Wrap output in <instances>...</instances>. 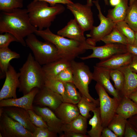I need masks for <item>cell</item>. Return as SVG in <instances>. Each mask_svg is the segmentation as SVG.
Wrapping results in <instances>:
<instances>
[{
	"instance_id": "obj_21",
	"label": "cell",
	"mask_w": 137,
	"mask_h": 137,
	"mask_svg": "<svg viewBox=\"0 0 137 137\" xmlns=\"http://www.w3.org/2000/svg\"><path fill=\"white\" fill-rule=\"evenodd\" d=\"M123 73L124 77V83L123 89L120 93L121 97H128L137 88V73L132 72L129 65L118 69Z\"/></svg>"
},
{
	"instance_id": "obj_45",
	"label": "cell",
	"mask_w": 137,
	"mask_h": 137,
	"mask_svg": "<svg viewBox=\"0 0 137 137\" xmlns=\"http://www.w3.org/2000/svg\"><path fill=\"white\" fill-rule=\"evenodd\" d=\"M131 70L137 73V56L133 55L131 61L129 65Z\"/></svg>"
},
{
	"instance_id": "obj_1",
	"label": "cell",
	"mask_w": 137,
	"mask_h": 137,
	"mask_svg": "<svg viewBox=\"0 0 137 137\" xmlns=\"http://www.w3.org/2000/svg\"><path fill=\"white\" fill-rule=\"evenodd\" d=\"M37 29L31 24L27 9L17 8L10 12L0 13V33L12 34L24 46H26L25 38Z\"/></svg>"
},
{
	"instance_id": "obj_55",
	"label": "cell",
	"mask_w": 137,
	"mask_h": 137,
	"mask_svg": "<svg viewBox=\"0 0 137 137\" xmlns=\"http://www.w3.org/2000/svg\"><path fill=\"white\" fill-rule=\"evenodd\" d=\"M0 137H3L1 133H0Z\"/></svg>"
},
{
	"instance_id": "obj_22",
	"label": "cell",
	"mask_w": 137,
	"mask_h": 137,
	"mask_svg": "<svg viewBox=\"0 0 137 137\" xmlns=\"http://www.w3.org/2000/svg\"><path fill=\"white\" fill-rule=\"evenodd\" d=\"M71 62L61 58L43 65L42 68L45 78H54L63 70L71 66Z\"/></svg>"
},
{
	"instance_id": "obj_8",
	"label": "cell",
	"mask_w": 137,
	"mask_h": 137,
	"mask_svg": "<svg viewBox=\"0 0 137 137\" xmlns=\"http://www.w3.org/2000/svg\"><path fill=\"white\" fill-rule=\"evenodd\" d=\"M97 9L98 15L100 23L97 26H93L90 32L86 35L88 38L86 42L89 45L95 46L97 42L101 41L105 36L110 33L115 27L116 23L110 19L106 17L102 14L98 0L93 1Z\"/></svg>"
},
{
	"instance_id": "obj_2",
	"label": "cell",
	"mask_w": 137,
	"mask_h": 137,
	"mask_svg": "<svg viewBox=\"0 0 137 137\" xmlns=\"http://www.w3.org/2000/svg\"><path fill=\"white\" fill-rule=\"evenodd\" d=\"M35 33L45 41L54 44L57 48L61 58L71 61L78 56L89 49V45L67 39L53 33L48 28L44 30H37Z\"/></svg>"
},
{
	"instance_id": "obj_12",
	"label": "cell",
	"mask_w": 137,
	"mask_h": 137,
	"mask_svg": "<svg viewBox=\"0 0 137 137\" xmlns=\"http://www.w3.org/2000/svg\"><path fill=\"white\" fill-rule=\"evenodd\" d=\"M63 102L62 96L44 85L39 89L35 96L33 104L40 107H47L55 111Z\"/></svg>"
},
{
	"instance_id": "obj_23",
	"label": "cell",
	"mask_w": 137,
	"mask_h": 137,
	"mask_svg": "<svg viewBox=\"0 0 137 137\" xmlns=\"http://www.w3.org/2000/svg\"><path fill=\"white\" fill-rule=\"evenodd\" d=\"M116 113L128 119L137 114V104L129 97H122L117 108Z\"/></svg>"
},
{
	"instance_id": "obj_18",
	"label": "cell",
	"mask_w": 137,
	"mask_h": 137,
	"mask_svg": "<svg viewBox=\"0 0 137 137\" xmlns=\"http://www.w3.org/2000/svg\"><path fill=\"white\" fill-rule=\"evenodd\" d=\"M84 32L74 18L71 20L65 27L58 30L57 34L80 42L87 43Z\"/></svg>"
},
{
	"instance_id": "obj_9",
	"label": "cell",
	"mask_w": 137,
	"mask_h": 137,
	"mask_svg": "<svg viewBox=\"0 0 137 137\" xmlns=\"http://www.w3.org/2000/svg\"><path fill=\"white\" fill-rule=\"evenodd\" d=\"M93 1L87 0L85 4L73 2L66 5L67 8L71 12L84 32L90 30L93 26Z\"/></svg>"
},
{
	"instance_id": "obj_6",
	"label": "cell",
	"mask_w": 137,
	"mask_h": 137,
	"mask_svg": "<svg viewBox=\"0 0 137 137\" xmlns=\"http://www.w3.org/2000/svg\"><path fill=\"white\" fill-rule=\"evenodd\" d=\"M71 62L73 72V83L82 96L99 106V99H94L89 93V85L93 80V73L88 66L83 62H77L74 60Z\"/></svg>"
},
{
	"instance_id": "obj_53",
	"label": "cell",
	"mask_w": 137,
	"mask_h": 137,
	"mask_svg": "<svg viewBox=\"0 0 137 137\" xmlns=\"http://www.w3.org/2000/svg\"><path fill=\"white\" fill-rule=\"evenodd\" d=\"M135 0H129V6L131 5Z\"/></svg>"
},
{
	"instance_id": "obj_30",
	"label": "cell",
	"mask_w": 137,
	"mask_h": 137,
	"mask_svg": "<svg viewBox=\"0 0 137 137\" xmlns=\"http://www.w3.org/2000/svg\"><path fill=\"white\" fill-rule=\"evenodd\" d=\"M64 84L67 102L77 104L82 97L81 94L77 91V89L73 83L68 82Z\"/></svg>"
},
{
	"instance_id": "obj_40",
	"label": "cell",
	"mask_w": 137,
	"mask_h": 137,
	"mask_svg": "<svg viewBox=\"0 0 137 137\" xmlns=\"http://www.w3.org/2000/svg\"><path fill=\"white\" fill-rule=\"evenodd\" d=\"M15 41L18 42L15 36L10 33L5 32L0 35V48L8 47L11 42Z\"/></svg>"
},
{
	"instance_id": "obj_24",
	"label": "cell",
	"mask_w": 137,
	"mask_h": 137,
	"mask_svg": "<svg viewBox=\"0 0 137 137\" xmlns=\"http://www.w3.org/2000/svg\"><path fill=\"white\" fill-rule=\"evenodd\" d=\"M87 119L80 114L71 122L63 124L62 132H74L86 134L87 133Z\"/></svg>"
},
{
	"instance_id": "obj_49",
	"label": "cell",
	"mask_w": 137,
	"mask_h": 137,
	"mask_svg": "<svg viewBox=\"0 0 137 137\" xmlns=\"http://www.w3.org/2000/svg\"><path fill=\"white\" fill-rule=\"evenodd\" d=\"M109 3L112 6H115L120 2V0H109Z\"/></svg>"
},
{
	"instance_id": "obj_35",
	"label": "cell",
	"mask_w": 137,
	"mask_h": 137,
	"mask_svg": "<svg viewBox=\"0 0 137 137\" xmlns=\"http://www.w3.org/2000/svg\"><path fill=\"white\" fill-rule=\"evenodd\" d=\"M23 6V0H0V10L2 12H10Z\"/></svg>"
},
{
	"instance_id": "obj_46",
	"label": "cell",
	"mask_w": 137,
	"mask_h": 137,
	"mask_svg": "<svg viewBox=\"0 0 137 137\" xmlns=\"http://www.w3.org/2000/svg\"><path fill=\"white\" fill-rule=\"evenodd\" d=\"M127 51L133 55L137 56V47L133 45L128 44L126 45Z\"/></svg>"
},
{
	"instance_id": "obj_14",
	"label": "cell",
	"mask_w": 137,
	"mask_h": 137,
	"mask_svg": "<svg viewBox=\"0 0 137 137\" xmlns=\"http://www.w3.org/2000/svg\"><path fill=\"white\" fill-rule=\"evenodd\" d=\"M111 70L96 65L94 67L93 80L101 84L111 95L120 100L119 93L110 81V72Z\"/></svg>"
},
{
	"instance_id": "obj_27",
	"label": "cell",
	"mask_w": 137,
	"mask_h": 137,
	"mask_svg": "<svg viewBox=\"0 0 137 137\" xmlns=\"http://www.w3.org/2000/svg\"><path fill=\"white\" fill-rule=\"evenodd\" d=\"M93 117L89 122V124L91 126V129L87 132L89 137H101L104 128L102 123L99 106L96 108L92 112Z\"/></svg>"
},
{
	"instance_id": "obj_26",
	"label": "cell",
	"mask_w": 137,
	"mask_h": 137,
	"mask_svg": "<svg viewBox=\"0 0 137 137\" xmlns=\"http://www.w3.org/2000/svg\"><path fill=\"white\" fill-rule=\"evenodd\" d=\"M129 0H120L114 8L108 10L107 17L115 23L124 21L129 7Z\"/></svg>"
},
{
	"instance_id": "obj_10",
	"label": "cell",
	"mask_w": 137,
	"mask_h": 137,
	"mask_svg": "<svg viewBox=\"0 0 137 137\" xmlns=\"http://www.w3.org/2000/svg\"><path fill=\"white\" fill-rule=\"evenodd\" d=\"M0 133L3 137H33L32 133L4 112L0 116Z\"/></svg>"
},
{
	"instance_id": "obj_5",
	"label": "cell",
	"mask_w": 137,
	"mask_h": 137,
	"mask_svg": "<svg viewBox=\"0 0 137 137\" xmlns=\"http://www.w3.org/2000/svg\"><path fill=\"white\" fill-rule=\"evenodd\" d=\"M25 41L35 59L41 65L61 58L57 48L54 44L48 41H40L33 33L27 36Z\"/></svg>"
},
{
	"instance_id": "obj_28",
	"label": "cell",
	"mask_w": 137,
	"mask_h": 137,
	"mask_svg": "<svg viewBox=\"0 0 137 137\" xmlns=\"http://www.w3.org/2000/svg\"><path fill=\"white\" fill-rule=\"evenodd\" d=\"M127 119L116 114L109 123L108 127L118 137L124 136Z\"/></svg>"
},
{
	"instance_id": "obj_52",
	"label": "cell",
	"mask_w": 137,
	"mask_h": 137,
	"mask_svg": "<svg viewBox=\"0 0 137 137\" xmlns=\"http://www.w3.org/2000/svg\"><path fill=\"white\" fill-rule=\"evenodd\" d=\"M90 1H93L92 0H89ZM105 4L106 5H109V0H104Z\"/></svg>"
},
{
	"instance_id": "obj_34",
	"label": "cell",
	"mask_w": 137,
	"mask_h": 137,
	"mask_svg": "<svg viewBox=\"0 0 137 137\" xmlns=\"http://www.w3.org/2000/svg\"><path fill=\"white\" fill-rule=\"evenodd\" d=\"M77 104L80 114L87 119L91 116L90 112H92L96 108L99 106L97 104L89 101L83 96H82Z\"/></svg>"
},
{
	"instance_id": "obj_31",
	"label": "cell",
	"mask_w": 137,
	"mask_h": 137,
	"mask_svg": "<svg viewBox=\"0 0 137 137\" xmlns=\"http://www.w3.org/2000/svg\"><path fill=\"white\" fill-rule=\"evenodd\" d=\"M44 85L53 91L60 95L62 97L63 102H68L65 95L64 83L54 79L45 78Z\"/></svg>"
},
{
	"instance_id": "obj_47",
	"label": "cell",
	"mask_w": 137,
	"mask_h": 137,
	"mask_svg": "<svg viewBox=\"0 0 137 137\" xmlns=\"http://www.w3.org/2000/svg\"><path fill=\"white\" fill-rule=\"evenodd\" d=\"M127 120L133 127L137 128V114L129 118Z\"/></svg>"
},
{
	"instance_id": "obj_39",
	"label": "cell",
	"mask_w": 137,
	"mask_h": 137,
	"mask_svg": "<svg viewBox=\"0 0 137 137\" xmlns=\"http://www.w3.org/2000/svg\"><path fill=\"white\" fill-rule=\"evenodd\" d=\"M57 134L50 131L48 128L37 127L32 133L33 137H56Z\"/></svg>"
},
{
	"instance_id": "obj_17",
	"label": "cell",
	"mask_w": 137,
	"mask_h": 137,
	"mask_svg": "<svg viewBox=\"0 0 137 137\" xmlns=\"http://www.w3.org/2000/svg\"><path fill=\"white\" fill-rule=\"evenodd\" d=\"M39 89L35 88L29 93L19 98H9L0 100V107H15L28 110H33V101Z\"/></svg>"
},
{
	"instance_id": "obj_25",
	"label": "cell",
	"mask_w": 137,
	"mask_h": 137,
	"mask_svg": "<svg viewBox=\"0 0 137 137\" xmlns=\"http://www.w3.org/2000/svg\"><path fill=\"white\" fill-rule=\"evenodd\" d=\"M20 57L19 54L12 51L8 47L0 48V79L6 77L10 61Z\"/></svg>"
},
{
	"instance_id": "obj_50",
	"label": "cell",
	"mask_w": 137,
	"mask_h": 137,
	"mask_svg": "<svg viewBox=\"0 0 137 137\" xmlns=\"http://www.w3.org/2000/svg\"><path fill=\"white\" fill-rule=\"evenodd\" d=\"M133 45L137 47V32H135V39Z\"/></svg>"
},
{
	"instance_id": "obj_41",
	"label": "cell",
	"mask_w": 137,
	"mask_h": 137,
	"mask_svg": "<svg viewBox=\"0 0 137 137\" xmlns=\"http://www.w3.org/2000/svg\"><path fill=\"white\" fill-rule=\"evenodd\" d=\"M124 137H137V133L128 120L126 124Z\"/></svg>"
},
{
	"instance_id": "obj_29",
	"label": "cell",
	"mask_w": 137,
	"mask_h": 137,
	"mask_svg": "<svg viewBox=\"0 0 137 137\" xmlns=\"http://www.w3.org/2000/svg\"><path fill=\"white\" fill-rule=\"evenodd\" d=\"M105 44L118 43L125 45L128 44L126 38L115 27L109 34L101 40Z\"/></svg>"
},
{
	"instance_id": "obj_11",
	"label": "cell",
	"mask_w": 137,
	"mask_h": 137,
	"mask_svg": "<svg viewBox=\"0 0 137 137\" xmlns=\"http://www.w3.org/2000/svg\"><path fill=\"white\" fill-rule=\"evenodd\" d=\"M89 49L92 50V53L80 59L85 60L92 58H97L101 60L107 59L114 55L127 52L126 45L118 43L105 44L104 45L96 46L89 45Z\"/></svg>"
},
{
	"instance_id": "obj_3",
	"label": "cell",
	"mask_w": 137,
	"mask_h": 137,
	"mask_svg": "<svg viewBox=\"0 0 137 137\" xmlns=\"http://www.w3.org/2000/svg\"><path fill=\"white\" fill-rule=\"evenodd\" d=\"M27 9L31 24L41 30L49 28L56 16L63 12L65 8L61 4L51 6L46 2L33 0L27 5Z\"/></svg>"
},
{
	"instance_id": "obj_56",
	"label": "cell",
	"mask_w": 137,
	"mask_h": 137,
	"mask_svg": "<svg viewBox=\"0 0 137 137\" xmlns=\"http://www.w3.org/2000/svg\"><path fill=\"white\" fill-rule=\"evenodd\" d=\"M136 91H137V89H136Z\"/></svg>"
},
{
	"instance_id": "obj_13",
	"label": "cell",
	"mask_w": 137,
	"mask_h": 137,
	"mask_svg": "<svg viewBox=\"0 0 137 137\" xmlns=\"http://www.w3.org/2000/svg\"><path fill=\"white\" fill-rule=\"evenodd\" d=\"M5 80L0 91V100L16 98V90L19 86V74L10 64L6 73Z\"/></svg>"
},
{
	"instance_id": "obj_43",
	"label": "cell",
	"mask_w": 137,
	"mask_h": 137,
	"mask_svg": "<svg viewBox=\"0 0 137 137\" xmlns=\"http://www.w3.org/2000/svg\"><path fill=\"white\" fill-rule=\"evenodd\" d=\"M101 137H118L116 134L108 127L104 128Z\"/></svg>"
},
{
	"instance_id": "obj_15",
	"label": "cell",
	"mask_w": 137,
	"mask_h": 137,
	"mask_svg": "<svg viewBox=\"0 0 137 137\" xmlns=\"http://www.w3.org/2000/svg\"><path fill=\"white\" fill-rule=\"evenodd\" d=\"M33 110L42 117L49 130L60 135L62 133L61 129L63 124L50 108L46 107L33 105Z\"/></svg>"
},
{
	"instance_id": "obj_19",
	"label": "cell",
	"mask_w": 137,
	"mask_h": 137,
	"mask_svg": "<svg viewBox=\"0 0 137 137\" xmlns=\"http://www.w3.org/2000/svg\"><path fill=\"white\" fill-rule=\"evenodd\" d=\"M133 55L129 52L118 54L106 59L101 60L96 65L110 70L118 69L128 65Z\"/></svg>"
},
{
	"instance_id": "obj_51",
	"label": "cell",
	"mask_w": 137,
	"mask_h": 137,
	"mask_svg": "<svg viewBox=\"0 0 137 137\" xmlns=\"http://www.w3.org/2000/svg\"><path fill=\"white\" fill-rule=\"evenodd\" d=\"M4 112V107H0V116H1L2 114Z\"/></svg>"
},
{
	"instance_id": "obj_44",
	"label": "cell",
	"mask_w": 137,
	"mask_h": 137,
	"mask_svg": "<svg viewBox=\"0 0 137 137\" xmlns=\"http://www.w3.org/2000/svg\"><path fill=\"white\" fill-rule=\"evenodd\" d=\"M60 137H88V135L74 132H64L60 135Z\"/></svg>"
},
{
	"instance_id": "obj_33",
	"label": "cell",
	"mask_w": 137,
	"mask_h": 137,
	"mask_svg": "<svg viewBox=\"0 0 137 137\" xmlns=\"http://www.w3.org/2000/svg\"><path fill=\"white\" fill-rule=\"evenodd\" d=\"M115 27L127 39L128 44L133 45L135 39V32L124 21L115 24Z\"/></svg>"
},
{
	"instance_id": "obj_48",
	"label": "cell",
	"mask_w": 137,
	"mask_h": 137,
	"mask_svg": "<svg viewBox=\"0 0 137 137\" xmlns=\"http://www.w3.org/2000/svg\"><path fill=\"white\" fill-rule=\"evenodd\" d=\"M128 97L137 104V91H136L132 93Z\"/></svg>"
},
{
	"instance_id": "obj_20",
	"label": "cell",
	"mask_w": 137,
	"mask_h": 137,
	"mask_svg": "<svg viewBox=\"0 0 137 137\" xmlns=\"http://www.w3.org/2000/svg\"><path fill=\"white\" fill-rule=\"evenodd\" d=\"M55 111L63 124L71 122L80 114L76 105L66 102H62Z\"/></svg>"
},
{
	"instance_id": "obj_36",
	"label": "cell",
	"mask_w": 137,
	"mask_h": 137,
	"mask_svg": "<svg viewBox=\"0 0 137 137\" xmlns=\"http://www.w3.org/2000/svg\"><path fill=\"white\" fill-rule=\"evenodd\" d=\"M110 75L111 79L114 82V88L120 93L123 89L124 83L123 73L118 69L111 70Z\"/></svg>"
},
{
	"instance_id": "obj_7",
	"label": "cell",
	"mask_w": 137,
	"mask_h": 137,
	"mask_svg": "<svg viewBox=\"0 0 137 137\" xmlns=\"http://www.w3.org/2000/svg\"><path fill=\"white\" fill-rule=\"evenodd\" d=\"M95 88L99 97L100 116L104 128L108 126L116 114V110L120 99L110 97L104 88L98 83H96Z\"/></svg>"
},
{
	"instance_id": "obj_54",
	"label": "cell",
	"mask_w": 137,
	"mask_h": 137,
	"mask_svg": "<svg viewBox=\"0 0 137 137\" xmlns=\"http://www.w3.org/2000/svg\"><path fill=\"white\" fill-rule=\"evenodd\" d=\"M133 127V128H134V130H135V131L136 132V133H137V128H136L135 127Z\"/></svg>"
},
{
	"instance_id": "obj_32",
	"label": "cell",
	"mask_w": 137,
	"mask_h": 137,
	"mask_svg": "<svg viewBox=\"0 0 137 137\" xmlns=\"http://www.w3.org/2000/svg\"><path fill=\"white\" fill-rule=\"evenodd\" d=\"M124 21L135 32H137V0L129 6Z\"/></svg>"
},
{
	"instance_id": "obj_16",
	"label": "cell",
	"mask_w": 137,
	"mask_h": 137,
	"mask_svg": "<svg viewBox=\"0 0 137 137\" xmlns=\"http://www.w3.org/2000/svg\"><path fill=\"white\" fill-rule=\"evenodd\" d=\"M4 107V112L18 122L30 132L33 133L36 127L31 122L28 111L20 107L9 106Z\"/></svg>"
},
{
	"instance_id": "obj_38",
	"label": "cell",
	"mask_w": 137,
	"mask_h": 137,
	"mask_svg": "<svg viewBox=\"0 0 137 137\" xmlns=\"http://www.w3.org/2000/svg\"><path fill=\"white\" fill-rule=\"evenodd\" d=\"M30 120L37 127H44L48 128L46 123L42 117L36 113L33 110H28Z\"/></svg>"
},
{
	"instance_id": "obj_37",
	"label": "cell",
	"mask_w": 137,
	"mask_h": 137,
	"mask_svg": "<svg viewBox=\"0 0 137 137\" xmlns=\"http://www.w3.org/2000/svg\"><path fill=\"white\" fill-rule=\"evenodd\" d=\"M54 79L64 83L68 82L73 83V72L71 66L63 70Z\"/></svg>"
},
{
	"instance_id": "obj_42",
	"label": "cell",
	"mask_w": 137,
	"mask_h": 137,
	"mask_svg": "<svg viewBox=\"0 0 137 137\" xmlns=\"http://www.w3.org/2000/svg\"><path fill=\"white\" fill-rule=\"evenodd\" d=\"M43 1L49 4L50 6H52L57 4H66L72 3L73 2L71 0H35Z\"/></svg>"
},
{
	"instance_id": "obj_4",
	"label": "cell",
	"mask_w": 137,
	"mask_h": 137,
	"mask_svg": "<svg viewBox=\"0 0 137 137\" xmlns=\"http://www.w3.org/2000/svg\"><path fill=\"white\" fill-rule=\"evenodd\" d=\"M19 71V91L23 95L29 93L34 88L40 89L44 85L45 78L42 66L31 53Z\"/></svg>"
}]
</instances>
